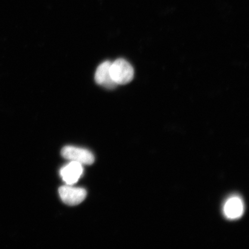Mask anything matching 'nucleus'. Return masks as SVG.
<instances>
[{
    "label": "nucleus",
    "mask_w": 249,
    "mask_h": 249,
    "mask_svg": "<svg viewBox=\"0 0 249 249\" xmlns=\"http://www.w3.org/2000/svg\"><path fill=\"white\" fill-rule=\"evenodd\" d=\"M59 194L62 201L70 206H74L85 200L87 192L85 189L63 186L59 189Z\"/></svg>",
    "instance_id": "obj_3"
},
{
    "label": "nucleus",
    "mask_w": 249,
    "mask_h": 249,
    "mask_svg": "<svg viewBox=\"0 0 249 249\" xmlns=\"http://www.w3.org/2000/svg\"><path fill=\"white\" fill-rule=\"evenodd\" d=\"M111 64V62L109 61L103 62L99 65L95 74L96 83L109 89H114L118 86L111 79L110 70Z\"/></svg>",
    "instance_id": "obj_4"
},
{
    "label": "nucleus",
    "mask_w": 249,
    "mask_h": 249,
    "mask_svg": "<svg viewBox=\"0 0 249 249\" xmlns=\"http://www.w3.org/2000/svg\"><path fill=\"white\" fill-rule=\"evenodd\" d=\"M83 173V165L74 161H71L60 170L62 179L68 185L76 183L82 176Z\"/></svg>",
    "instance_id": "obj_5"
},
{
    "label": "nucleus",
    "mask_w": 249,
    "mask_h": 249,
    "mask_svg": "<svg viewBox=\"0 0 249 249\" xmlns=\"http://www.w3.org/2000/svg\"><path fill=\"white\" fill-rule=\"evenodd\" d=\"M244 205L240 198L233 197L227 201L224 206V213L230 219H236L244 213Z\"/></svg>",
    "instance_id": "obj_6"
},
{
    "label": "nucleus",
    "mask_w": 249,
    "mask_h": 249,
    "mask_svg": "<svg viewBox=\"0 0 249 249\" xmlns=\"http://www.w3.org/2000/svg\"><path fill=\"white\" fill-rule=\"evenodd\" d=\"M110 70L111 79L117 85H126L133 79V68L124 59H118L111 62Z\"/></svg>",
    "instance_id": "obj_1"
},
{
    "label": "nucleus",
    "mask_w": 249,
    "mask_h": 249,
    "mask_svg": "<svg viewBox=\"0 0 249 249\" xmlns=\"http://www.w3.org/2000/svg\"><path fill=\"white\" fill-rule=\"evenodd\" d=\"M61 155L65 159L71 161H76L80 164L91 165L94 162V156L86 149L66 146L61 150Z\"/></svg>",
    "instance_id": "obj_2"
}]
</instances>
